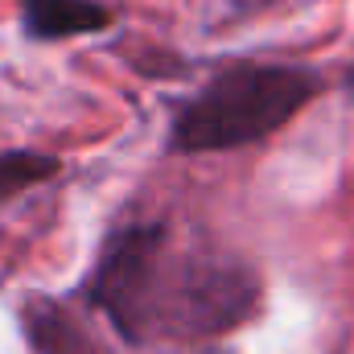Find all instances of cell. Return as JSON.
Returning <instances> with one entry per match:
<instances>
[{"label":"cell","mask_w":354,"mask_h":354,"mask_svg":"<svg viewBox=\"0 0 354 354\" xmlns=\"http://www.w3.org/2000/svg\"><path fill=\"white\" fill-rule=\"evenodd\" d=\"M79 292L128 346H202L260 309L256 268L202 239H181L165 218L115 227Z\"/></svg>","instance_id":"cell-1"},{"label":"cell","mask_w":354,"mask_h":354,"mask_svg":"<svg viewBox=\"0 0 354 354\" xmlns=\"http://www.w3.org/2000/svg\"><path fill=\"white\" fill-rule=\"evenodd\" d=\"M326 87L309 66L292 62H227L206 87L177 107L169 124V153L202 157L231 153L276 136L297 111H305Z\"/></svg>","instance_id":"cell-2"},{"label":"cell","mask_w":354,"mask_h":354,"mask_svg":"<svg viewBox=\"0 0 354 354\" xmlns=\"http://www.w3.org/2000/svg\"><path fill=\"white\" fill-rule=\"evenodd\" d=\"M21 4V33L29 41H66L111 29L115 12L99 0H17Z\"/></svg>","instance_id":"cell-3"},{"label":"cell","mask_w":354,"mask_h":354,"mask_svg":"<svg viewBox=\"0 0 354 354\" xmlns=\"http://www.w3.org/2000/svg\"><path fill=\"white\" fill-rule=\"evenodd\" d=\"M21 322H25V338L33 354H103L91 342L87 330L62 305L46 297H29L21 309Z\"/></svg>","instance_id":"cell-4"},{"label":"cell","mask_w":354,"mask_h":354,"mask_svg":"<svg viewBox=\"0 0 354 354\" xmlns=\"http://www.w3.org/2000/svg\"><path fill=\"white\" fill-rule=\"evenodd\" d=\"M62 174V157L37 153V149H0V202H12L17 194L54 181Z\"/></svg>","instance_id":"cell-5"},{"label":"cell","mask_w":354,"mask_h":354,"mask_svg":"<svg viewBox=\"0 0 354 354\" xmlns=\"http://www.w3.org/2000/svg\"><path fill=\"white\" fill-rule=\"evenodd\" d=\"M342 87H346V95L354 99V71H346V79H342Z\"/></svg>","instance_id":"cell-6"}]
</instances>
